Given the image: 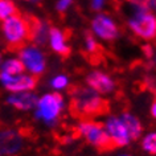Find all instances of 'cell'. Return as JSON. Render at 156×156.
Masks as SVG:
<instances>
[{
    "label": "cell",
    "instance_id": "6da1fadb",
    "mask_svg": "<svg viewBox=\"0 0 156 156\" xmlns=\"http://www.w3.org/2000/svg\"><path fill=\"white\" fill-rule=\"evenodd\" d=\"M68 108V101L62 93L48 91L38 95L33 108V118L46 128L58 127Z\"/></svg>",
    "mask_w": 156,
    "mask_h": 156
},
{
    "label": "cell",
    "instance_id": "7a4b0ae2",
    "mask_svg": "<svg viewBox=\"0 0 156 156\" xmlns=\"http://www.w3.org/2000/svg\"><path fill=\"white\" fill-rule=\"evenodd\" d=\"M70 106L74 114L93 118L106 110V99L87 85H78L70 91Z\"/></svg>",
    "mask_w": 156,
    "mask_h": 156
},
{
    "label": "cell",
    "instance_id": "3957f363",
    "mask_svg": "<svg viewBox=\"0 0 156 156\" xmlns=\"http://www.w3.org/2000/svg\"><path fill=\"white\" fill-rule=\"evenodd\" d=\"M2 30L8 44V48L19 50L29 42V21L28 16L16 13L3 20Z\"/></svg>",
    "mask_w": 156,
    "mask_h": 156
},
{
    "label": "cell",
    "instance_id": "277c9868",
    "mask_svg": "<svg viewBox=\"0 0 156 156\" xmlns=\"http://www.w3.org/2000/svg\"><path fill=\"white\" fill-rule=\"evenodd\" d=\"M76 132L89 146L97 150H107L111 146L102 120L95 118H82L76 124Z\"/></svg>",
    "mask_w": 156,
    "mask_h": 156
},
{
    "label": "cell",
    "instance_id": "5b68a950",
    "mask_svg": "<svg viewBox=\"0 0 156 156\" xmlns=\"http://www.w3.org/2000/svg\"><path fill=\"white\" fill-rule=\"evenodd\" d=\"M127 27L140 40H156V15L152 11H128Z\"/></svg>",
    "mask_w": 156,
    "mask_h": 156
},
{
    "label": "cell",
    "instance_id": "8992f818",
    "mask_svg": "<svg viewBox=\"0 0 156 156\" xmlns=\"http://www.w3.org/2000/svg\"><path fill=\"white\" fill-rule=\"evenodd\" d=\"M106 134L110 139L111 146L118 148H126L134 142L126 123L120 114H107L102 120Z\"/></svg>",
    "mask_w": 156,
    "mask_h": 156
},
{
    "label": "cell",
    "instance_id": "52a82bcc",
    "mask_svg": "<svg viewBox=\"0 0 156 156\" xmlns=\"http://www.w3.org/2000/svg\"><path fill=\"white\" fill-rule=\"evenodd\" d=\"M90 33L97 40L111 42L120 36V28L111 15L106 12H98L90 23Z\"/></svg>",
    "mask_w": 156,
    "mask_h": 156
},
{
    "label": "cell",
    "instance_id": "ba28073f",
    "mask_svg": "<svg viewBox=\"0 0 156 156\" xmlns=\"http://www.w3.org/2000/svg\"><path fill=\"white\" fill-rule=\"evenodd\" d=\"M19 60L23 62L27 73L34 77H40L46 70V56L40 49V46L27 44L17 50Z\"/></svg>",
    "mask_w": 156,
    "mask_h": 156
},
{
    "label": "cell",
    "instance_id": "9c48e42d",
    "mask_svg": "<svg viewBox=\"0 0 156 156\" xmlns=\"http://www.w3.org/2000/svg\"><path fill=\"white\" fill-rule=\"evenodd\" d=\"M85 85H87L90 89L97 91L102 97L112 95L116 91V81L110 73L101 69L90 70L85 77Z\"/></svg>",
    "mask_w": 156,
    "mask_h": 156
},
{
    "label": "cell",
    "instance_id": "30bf717a",
    "mask_svg": "<svg viewBox=\"0 0 156 156\" xmlns=\"http://www.w3.org/2000/svg\"><path fill=\"white\" fill-rule=\"evenodd\" d=\"M25 138L17 128L4 127L0 128V155L17 156L24 150Z\"/></svg>",
    "mask_w": 156,
    "mask_h": 156
},
{
    "label": "cell",
    "instance_id": "8fae6325",
    "mask_svg": "<svg viewBox=\"0 0 156 156\" xmlns=\"http://www.w3.org/2000/svg\"><path fill=\"white\" fill-rule=\"evenodd\" d=\"M0 82L4 86L5 90L9 93H20V91H34L38 80L37 77L29 73H21L17 76H7L0 73Z\"/></svg>",
    "mask_w": 156,
    "mask_h": 156
},
{
    "label": "cell",
    "instance_id": "7c38bea8",
    "mask_svg": "<svg viewBox=\"0 0 156 156\" xmlns=\"http://www.w3.org/2000/svg\"><path fill=\"white\" fill-rule=\"evenodd\" d=\"M29 21V42L33 45H44L48 42L50 25L45 20H41L36 16H28Z\"/></svg>",
    "mask_w": 156,
    "mask_h": 156
},
{
    "label": "cell",
    "instance_id": "4fadbf2b",
    "mask_svg": "<svg viewBox=\"0 0 156 156\" xmlns=\"http://www.w3.org/2000/svg\"><path fill=\"white\" fill-rule=\"evenodd\" d=\"M38 95L34 91H20V93H11L7 98V103L12 106L17 111H33L36 106Z\"/></svg>",
    "mask_w": 156,
    "mask_h": 156
},
{
    "label": "cell",
    "instance_id": "5bb4252c",
    "mask_svg": "<svg viewBox=\"0 0 156 156\" xmlns=\"http://www.w3.org/2000/svg\"><path fill=\"white\" fill-rule=\"evenodd\" d=\"M48 42L50 49L61 57H68L70 54V45L68 40V33L57 27H50Z\"/></svg>",
    "mask_w": 156,
    "mask_h": 156
},
{
    "label": "cell",
    "instance_id": "9a60e30c",
    "mask_svg": "<svg viewBox=\"0 0 156 156\" xmlns=\"http://www.w3.org/2000/svg\"><path fill=\"white\" fill-rule=\"evenodd\" d=\"M120 116H122L123 122L126 123V126L128 128V131H130L134 142L135 140H139V138L144 132L143 123H142V120H140V118L131 111H122L120 112Z\"/></svg>",
    "mask_w": 156,
    "mask_h": 156
},
{
    "label": "cell",
    "instance_id": "2e32d148",
    "mask_svg": "<svg viewBox=\"0 0 156 156\" xmlns=\"http://www.w3.org/2000/svg\"><path fill=\"white\" fill-rule=\"evenodd\" d=\"M140 140V148L150 156H156V130H150L143 132Z\"/></svg>",
    "mask_w": 156,
    "mask_h": 156
},
{
    "label": "cell",
    "instance_id": "e0dca14e",
    "mask_svg": "<svg viewBox=\"0 0 156 156\" xmlns=\"http://www.w3.org/2000/svg\"><path fill=\"white\" fill-rule=\"evenodd\" d=\"M24 72V65L19 58H8V60L3 61L2 66H0V73L7 74V76H17Z\"/></svg>",
    "mask_w": 156,
    "mask_h": 156
},
{
    "label": "cell",
    "instance_id": "ac0fdd59",
    "mask_svg": "<svg viewBox=\"0 0 156 156\" xmlns=\"http://www.w3.org/2000/svg\"><path fill=\"white\" fill-rule=\"evenodd\" d=\"M49 87L52 89V91L62 93L66 91L70 87V78L68 74L65 73H57L53 77H50L49 80Z\"/></svg>",
    "mask_w": 156,
    "mask_h": 156
},
{
    "label": "cell",
    "instance_id": "d6986e66",
    "mask_svg": "<svg viewBox=\"0 0 156 156\" xmlns=\"http://www.w3.org/2000/svg\"><path fill=\"white\" fill-rule=\"evenodd\" d=\"M83 50H85V54H87V56H90V57H95V56H98V54L101 53L99 42L90 32L85 33Z\"/></svg>",
    "mask_w": 156,
    "mask_h": 156
},
{
    "label": "cell",
    "instance_id": "ffe728a7",
    "mask_svg": "<svg viewBox=\"0 0 156 156\" xmlns=\"http://www.w3.org/2000/svg\"><path fill=\"white\" fill-rule=\"evenodd\" d=\"M19 13L16 4L12 0H0V21Z\"/></svg>",
    "mask_w": 156,
    "mask_h": 156
},
{
    "label": "cell",
    "instance_id": "44dd1931",
    "mask_svg": "<svg viewBox=\"0 0 156 156\" xmlns=\"http://www.w3.org/2000/svg\"><path fill=\"white\" fill-rule=\"evenodd\" d=\"M73 2H74V0H57V3H56L57 12H60V13L66 12V11L72 7Z\"/></svg>",
    "mask_w": 156,
    "mask_h": 156
},
{
    "label": "cell",
    "instance_id": "7402d4cb",
    "mask_svg": "<svg viewBox=\"0 0 156 156\" xmlns=\"http://www.w3.org/2000/svg\"><path fill=\"white\" fill-rule=\"evenodd\" d=\"M107 3L108 0H90V8L95 12H101L102 9L106 8Z\"/></svg>",
    "mask_w": 156,
    "mask_h": 156
},
{
    "label": "cell",
    "instance_id": "603a6c76",
    "mask_svg": "<svg viewBox=\"0 0 156 156\" xmlns=\"http://www.w3.org/2000/svg\"><path fill=\"white\" fill-rule=\"evenodd\" d=\"M150 115L152 116V119L156 120V98L152 101L151 103V107H150Z\"/></svg>",
    "mask_w": 156,
    "mask_h": 156
},
{
    "label": "cell",
    "instance_id": "cb8c5ba5",
    "mask_svg": "<svg viewBox=\"0 0 156 156\" xmlns=\"http://www.w3.org/2000/svg\"><path fill=\"white\" fill-rule=\"evenodd\" d=\"M150 86H151L152 90H155V93H156V78L155 77L150 78Z\"/></svg>",
    "mask_w": 156,
    "mask_h": 156
},
{
    "label": "cell",
    "instance_id": "d4e9b609",
    "mask_svg": "<svg viewBox=\"0 0 156 156\" xmlns=\"http://www.w3.org/2000/svg\"><path fill=\"white\" fill-rule=\"evenodd\" d=\"M73 140H74L73 136H72V135H68V136H65V138H64V143H65V144H70V143L73 142Z\"/></svg>",
    "mask_w": 156,
    "mask_h": 156
},
{
    "label": "cell",
    "instance_id": "484cf974",
    "mask_svg": "<svg viewBox=\"0 0 156 156\" xmlns=\"http://www.w3.org/2000/svg\"><path fill=\"white\" fill-rule=\"evenodd\" d=\"M151 60H152V64H154V66L156 68V49L154 50V53H152V57H151Z\"/></svg>",
    "mask_w": 156,
    "mask_h": 156
},
{
    "label": "cell",
    "instance_id": "4316f807",
    "mask_svg": "<svg viewBox=\"0 0 156 156\" xmlns=\"http://www.w3.org/2000/svg\"><path fill=\"white\" fill-rule=\"evenodd\" d=\"M118 156H134V155L130 154V152H119Z\"/></svg>",
    "mask_w": 156,
    "mask_h": 156
},
{
    "label": "cell",
    "instance_id": "83f0119b",
    "mask_svg": "<svg viewBox=\"0 0 156 156\" xmlns=\"http://www.w3.org/2000/svg\"><path fill=\"white\" fill-rule=\"evenodd\" d=\"M24 2H28V3H40L42 0H24Z\"/></svg>",
    "mask_w": 156,
    "mask_h": 156
},
{
    "label": "cell",
    "instance_id": "f1b7e54d",
    "mask_svg": "<svg viewBox=\"0 0 156 156\" xmlns=\"http://www.w3.org/2000/svg\"><path fill=\"white\" fill-rule=\"evenodd\" d=\"M2 62H3V57H2V54H0V66H2Z\"/></svg>",
    "mask_w": 156,
    "mask_h": 156
},
{
    "label": "cell",
    "instance_id": "f546056e",
    "mask_svg": "<svg viewBox=\"0 0 156 156\" xmlns=\"http://www.w3.org/2000/svg\"><path fill=\"white\" fill-rule=\"evenodd\" d=\"M0 156H2V155H0Z\"/></svg>",
    "mask_w": 156,
    "mask_h": 156
}]
</instances>
